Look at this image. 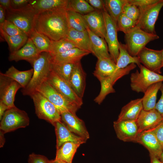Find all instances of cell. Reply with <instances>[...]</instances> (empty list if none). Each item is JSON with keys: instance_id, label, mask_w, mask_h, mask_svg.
Instances as JSON below:
<instances>
[{"instance_id": "cell-1", "label": "cell", "mask_w": 163, "mask_h": 163, "mask_svg": "<svg viewBox=\"0 0 163 163\" xmlns=\"http://www.w3.org/2000/svg\"><path fill=\"white\" fill-rule=\"evenodd\" d=\"M69 28L66 8L45 11L36 15L34 30L51 40L65 38Z\"/></svg>"}, {"instance_id": "cell-2", "label": "cell", "mask_w": 163, "mask_h": 163, "mask_svg": "<svg viewBox=\"0 0 163 163\" xmlns=\"http://www.w3.org/2000/svg\"><path fill=\"white\" fill-rule=\"evenodd\" d=\"M51 56L49 52L40 53L32 66L34 69L29 83L21 91L24 95L30 96L44 82L47 80L51 71Z\"/></svg>"}, {"instance_id": "cell-3", "label": "cell", "mask_w": 163, "mask_h": 163, "mask_svg": "<svg viewBox=\"0 0 163 163\" xmlns=\"http://www.w3.org/2000/svg\"><path fill=\"white\" fill-rule=\"evenodd\" d=\"M37 14L28 4L21 8L6 10V20L13 23L29 37L34 30Z\"/></svg>"}, {"instance_id": "cell-4", "label": "cell", "mask_w": 163, "mask_h": 163, "mask_svg": "<svg viewBox=\"0 0 163 163\" xmlns=\"http://www.w3.org/2000/svg\"><path fill=\"white\" fill-rule=\"evenodd\" d=\"M56 107L60 114L69 111L76 113L80 107L68 101L46 80L37 89Z\"/></svg>"}, {"instance_id": "cell-5", "label": "cell", "mask_w": 163, "mask_h": 163, "mask_svg": "<svg viewBox=\"0 0 163 163\" xmlns=\"http://www.w3.org/2000/svg\"><path fill=\"white\" fill-rule=\"evenodd\" d=\"M159 38L156 34L146 32L136 27L125 34V45L129 54L132 56H137L147 43Z\"/></svg>"}, {"instance_id": "cell-6", "label": "cell", "mask_w": 163, "mask_h": 163, "mask_svg": "<svg viewBox=\"0 0 163 163\" xmlns=\"http://www.w3.org/2000/svg\"><path fill=\"white\" fill-rule=\"evenodd\" d=\"M30 96L39 118L46 120L53 126L56 122L61 121V114L56 107L40 93L36 91Z\"/></svg>"}, {"instance_id": "cell-7", "label": "cell", "mask_w": 163, "mask_h": 163, "mask_svg": "<svg viewBox=\"0 0 163 163\" xmlns=\"http://www.w3.org/2000/svg\"><path fill=\"white\" fill-rule=\"evenodd\" d=\"M140 71L137 70L130 75V87L132 90L144 93L152 85L163 82V75L151 71L141 64Z\"/></svg>"}, {"instance_id": "cell-8", "label": "cell", "mask_w": 163, "mask_h": 163, "mask_svg": "<svg viewBox=\"0 0 163 163\" xmlns=\"http://www.w3.org/2000/svg\"><path fill=\"white\" fill-rule=\"evenodd\" d=\"M30 119L27 113L15 106L7 110L0 123V130L4 133L28 126Z\"/></svg>"}, {"instance_id": "cell-9", "label": "cell", "mask_w": 163, "mask_h": 163, "mask_svg": "<svg viewBox=\"0 0 163 163\" xmlns=\"http://www.w3.org/2000/svg\"><path fill=\"white\" fill-rule=\"evenodd\" d=\"M163 7V0H159L157 3L147 7L139 8L140 15L136 27L146 32L156 34L155 24Z\"/></svg>"}, {"instance_id": "cell-10", "label": "cell", "mask_w": 163, "mask_h": 163, "mask_svg": "<svg viewBox=\"0 0 163 163\" xmlns=\"http://www.w3.org/2000/svg\"><path fill=\"white\" fill-rule=\"evenodd\" d=\"M103 13L106 31L105 40L108 44L110 56L116 63L119 53V42L117 37V24L106 9L103 11Z\"/></svg>"}, {"instance_id": "cell-11", "label": "cell", "mask_w": 163, "mask_h": 163, "mask_svg": "<svg viewBox=\"0 0 163 163\" xmlns=\"http://www.w3.org/2000/svg\"><path fill=\"white\" fill-rule=\"evenodd\" d=\"M47 80L60 94L81 107L83 103L82 98L77 94L69 83L52 71Z\"/></svg>"}, {"instance_id": "cell-12", "label": "cell", "mask_w": 163, "mask_h": 163, "mask_svg": "<svg viewBox=\"0 0 163 163\" xmlns=\"http://www.w3.org/2000/svg\"><path fill=\"white\" fill-rule=\"evenodd\" d=\"M22 88L17 82L0 73V99L9 108L15 106L14 102L16 94Z\"/></svg>"}, {"instance_id": "cell-13", "label": "cell", "mask_w": 163, "mask_h": 163, "mask_svg": "<svg viewBox=\"0 0 163 163\" xmlns=\"http://www.w3.org/2000/svg\"><path fill=\"white\" fill-rule=\"evenodd\" d=\"M140 63L149 70L160 74L162 67V50L144 47L138 54Z\"/></svg>"}, {"instance_id": "cell-14", "label": "cell", "mask_w": 163, "mask_h": 163, "mask_svg": "<svg viewBox=\"0 0 163 163\" xmlns=\"http://www.w3.org/2000/svg\"><path fill=\"white\" fill-rule=\"evenodd\" d=\"M113 126L118 139L124 142H135L139 134L136 121L117 120Z\"/></svg>"}, {"instance_id": "cell-15", "label": "cell", "mask_w": 163, "mask_h": 163, "mask_svg": "<svg viewBox=\"0 0 163 163\" xmlns=\"http://www.w3.org/2000/svg\"><path fill=\"white\" fill-rule=\"evenodd\" d=\"M61 121L72 132L86 140L90 138L84 121L74 113L66 111L61 114Z\"/></svg>"}, {"instance_id": "cell-16", "label": "cell", "mask_w": 163, "mask_h": 163, "mask_svg": "<svg viewBox=\"0 0 163 163\" xmlns=\"http://www.w3.org/2000/svg\"><path fill=\"white\" fill-rule=\"evenodd\" d=\"M135 142L145 147L149 152L150 156H154L159 159L163 151L159 142L151 129L139 133Z\"/></svg>"}, {"instance_id": "cell-17", "label": "cell", "mask_w": 163, "mask_h": 163, "mask_svg": "<svg viewBox=\"0 0 163 163\" xmlns=\"http://www.w3.org/2000/svg\"><path fill=\"white\" fill-rule=\"evenodd\" d=\"M83 15L89 29L98 36L105 40L106 31L103 11L95 10Z\"/></svg>"}, {"instance_id": "cell-18", "label": "cell", "mask_w": 163, "mask_h": 163, "mask_svg": "<svg viewBox=\"0 0 163 163\" xmlns=\"http://www.w3.org/2000/svg\"><path fill=\"white\" fill-rule=\"evenodd\" d=\"M40 53L31 39L29 38L25 44L19 50L10 53L8 58L9 61L16 62L25 60L32 65L39 56Z\"/></svg>"}, {"instance_id": "cell-19", "label": "cell", "mask_w": 163, "mask_h": 163, "mask_svg": "<svg viewBox=\"0 0 163 163\" xmlns=\"http://www.w3.org/2000/svg\"><path fill=\"white\" fill-rule=\"evenodd\" d=\"M53 126L56 138V149L67 142H72L81 145L86 142L87 140L71 132L61 121L55 123Z\"/></svg>"}, {"instance_id": "cell-20", "label": "cell", "mask_w": 163, "mask_h": 163, "mask_svg": "<svg viewBox=\"0 0 163 163\" xmlns=\"http://www.w3.org/2000/svg\"><path fill=\"white\" fill-rule=\"evenodd\" d=\"M163 120L161 116L155 109L149 110L143 109L136 121L139 133L153 128Z\"/></svg>"}, {"instance_id": "cell-21", "label": "cell", "mask_w": 163, "mask_h": 163, "mask_svg": "<svg viewBox=\"0 0 163 163\" xmlns=\"http://www.w3.org/2000/svg\"><path fill=\"white\" fill-rule=\"evenodd\" d=\"M86 78V74L80 61L75 63L70 77L69 84L77 94L82 98L85 91Z\"/></svg>"}, {"instance_id": "cell-22", "label": "cell", "mask_w": 163, "mask_h": 163, "mask_svg": "<svg viewBox=\"0 0 163 163\" xmlns=\"http://www.w3.org/2000/svg\"><path fill=\"white\" fill-rule=\"evenodd\" d=\"M90 53L89 51L75 47L59 54L51 55L52 61L55 64H75Z\"/></svg>"}, {"instance_id": "cell-23", "label": "cell", "mask_w": 163, "mask_h": 163, "mask_svg": "<svg viewBox=\"0 0 163 163\" xmlns=\"http://www.w3.org/2000/svg\"><path fill=\"white\" fill-rule=\"evenodd\" d=\"M143 109L142 98L132 100L122 108L117 120L136 121Z\"/></svg>"}, {"instance_id": "cell-24", "label": "cell", "mask_w": 163, "mask_h": 163, "mask_svg": "<svg viewBox=\"0 0 163 163\" xmlns=\"http://www.w3.org/2000/svg\"><path fill=\"white\" fill-rule=\"evenodd\" d=\"M65 38L74 43L77 48L91 53L90 38L87 30L79 31L69 28Z\"/></svg>"}, {"instance_id": "cell-25", "label": "cell", "mask_w": 163, "mask_h": 163, "mask_svg": "<svg viewBox=\"0 0 163 163\" xmlns=\"http://www.w3.org/2000/svg\"><path fill=\"white\" fill-rule=\"evenodd\" d=\"M87 30L90 38L91 53L97 59L101 58H111L105 40L92 32L88 26L87 27Z\"/></svg>"}, {"instance_id": "cell-26", "label": "cell", "mask_w": 163, "mask_h": 163, "mask_svg": "<svg viewBox=\"0 0 163 163\" xmlns=\"http://www.w3.org/2000/svg\"><path fill=\"white\" fill-rule=\"evenodd\" d=\"M97 59L93 74L99 81L111 76L118 70L116 63L111 58Z\"/></svg>"}, {"instance_id": "cell-27", "label": "cell", "mask_w": 163, "mask_h": 163, "mask_svg": "<svg viewBox=\"0 0 163 163\" xmlns=\"http://www.w3.org/2000/svg\"><path fill=\"white\" fill-rule=\"evenodd\" d=\"M69 0H31L29 5L37 13L61 8H67Z\"/></svg>"}, {"instance_id": "cell-28", "label": "cell", "mask_w": 163, "mask_h": 163, "mask_svg": "<svg viewBox=\"0 0 163 163\" xmlns=\"http://www.w3.org/2000/svg\"><path fill=\"white\" fill-rule=\"evenodd\" d=\"M34 72L33 69L21 71L11 66L6 71L4 75L18 82L22 88H25L30 81Z\"/></svg>"}, {"instance_id": "cell-29", "label": "cell", "mask_w": 163, "mask_h": 163, "mask_svg": "<svg viewBox=\"0 0 163 163\" xmlns=\"http://www.w3.org/2000/svg\"><path fill=\"white\" fill-rule=\"evenodd\" d=\"M80 144L72 142H67L56 149L55 158L67 163H72L74 156Z\"/></svg>"}, {"instance_id": "cell-30", "label": "cell", "mask_w": 163, "mask_h": 163, "mask_svg": "<svg viewBox=\"0 0 163 163\" xmlns=\"http://www.w3.org/2000/svg\"><path fill=\"white\" fill-rule=\"evenodd\" d=\"M162 84L161 82L152 85L144 93L142 98L143 110H149L155 108L157 93Z\"/></svg>"}, {"instance_id": "cell-31", "label": "cell", "mask_w": 163, "mask_h": 163, "mask_svg": "<svg viewBox=\"0 0 163 163\" xmlns=\"http://www.w3.org/2000/svg\"><path fill=\"white\" fill-rule=\"evenodd\" d=\"M119 53L116 63V69H123L132 63L137 64L139 67L141 64L138 57L133 56L129 53L125 44L119 42Z\"/></svg>"}, {"instance_id": "cell-32", "label": "cell", "mask_w": 163, "mask_h": 163, "mask_svg": "<svg viewBox=\"0 0 163 163\" xmlns=\"http://www.w3.org/2000/svg\"><path fill=\"white\" fill-rule=\"evenodd\" d=\"M0 34L7 42L11 53L16 51L22 47L26 43L29 37L25 34L10 36L0 29Z\"/></svg>"}, {"instance_id": "cell-33", "label": "cell", "mask_w": 163, "mask_h": 163, "mask_svg": "<svg viewBox=\"0 0 163 163\" xmlns=\"http://www.w3.org/2000/svg\"><path fill=\"white\" fill-rule=\"evenodd\" d=\"M29 38L32 40L40 53L50 52L51 40L47 37L34 30Z\"/></svg>"}, {"instance_id": "cell-34", "label": "cell", "mask_w": 163, "mask_h": 163, "mask_svg": "<svg viewBox=\"0 0 163 163\" xmlns=\"http://www.w3.org/2000/svg\"><path fill=\"white\" fill-rule=\"evenodd\" d=\"M99 81L101 85V91L99 94L94 100L96 103L99 104L102 103L108 94L115 92L113 87L117 80L114 77L111 76L102 79Z\"/></svg>"}, {"instance_id": "cell-35", "label": "cell", "mask_w": 163, "mask_h": 163, "mask_svg": "<svg viewBox=\"0 0 163 163\" xmlns=\"http://www.w3.org/2000/svg\"><path fill=\"white\" fill-rule=\"evenodd\" d=\"M67 17L69 28L79 31L87 30L88 26L82 15L67 10Z\"/></svg>"}, {"instance_id": "cell-36", "label": "cell", "mask_w": 163, "mask_h": 163, "mask_svg": "<svg viewBox=\"0 0 163 163\" xmlns=\"http://www.w3.org/2000/svg\"><path fill=\"white\" fill-rule=\"evenodd\" d=\"M104 1L106 10L117 24L126 0H105Z\"/></svg>"}, {"instance_id": "cell-37", "label": "cell", "mask_w": 163, "mask_h": 163, "mask_svg": "<svg viewBox=\"0 0 163 163\" xmlns=\"http://www.w3.org/2000/svg\"><path fill=\"white\" fill-rule=\"evenodd\" d=\"M75 47H77L74 43L66 38L57 41L51 40L49 53L54 56Z\"/></svg>"}, {"instance_id": "cell-38", "label": "cell", "mask_w": 163, "mask_h": 163, "mask_svg": "<svg viewBox=\"0 0 163 163\" xmlns=\"http://www.w3.org/2000/svg\"><path fill=\"white\" fill-rule=\"evenodd\" d=\"M67 10L82 15L87 14L95 10L86 0H69Z\"/></svg>"}, {"instance_id": "cell-39", "label": "cell", "mask_w": 163, "mask_h": 163, "mask_svg": "<svg viewBox=\"0 0 163 163\" xmlns=\"http://www.w3.org/2000/svg\"><path fill=\"white\" fill-rule=\"evenodd\" d=\"M75 64H55L52 62L51 71L69 84L70 77L74 67Z\"/></svg>"}, {"instance_id": "cell-40", "label": "cell", "mask_w": 163, "mask_h": 163, "mask_svg": "<svg viewBox=\"0 0 163 163\" xmlns=\"http://www.w3.org/2000/svg\"><path fill=\"white\" fill-rule=\"evenodd\" d=\"M137 23V21L129 18L122 13L117 21V31H122L126 34L136 27Z\"/></svg>"}, {"instance_id": "cell-41", "label": "cell", "mask_w": 163, "mask_h": 163, "mask_svg": "<svg viewBox=\"0 0 163 163\" xmlns=\"http://www.w3.org/2000/svg\"><path fill=\"white\" fill-rule=\"evenodd\" d=\"M122 13L129 18L137 21L139 18L140 11L137 6L129 3L126 0L123 9Z\"/></svg>"}, {"instance_id": "cell-42", "label": "cell", "mask_w": 163, "mask_h": 163, "mask_svg": "<svg viewBox=\"0 0 163 163\" xmlns=\"http://www.w3.org/2000/svg\"><path fill=\"white\" fill-rule=\"evenodd\" d=\"M0 29L10 36L25 34L13 23L6 20L3 24H0Z\"/></svg>"}, {"instance_id": "cell-43", "label": "cell", "mask_w": 163, "mask_h": 163, "mask_svg": "<svg viewBox=\"0 0 163 163\" xmlns=\"http://www.w3.org/2000/svg\"><path fill=\"white\" fill-rule=\"evenodd\" d=\"M159 0H127L131 4L137 6L139 8H142L155 4Z\"/></svg>"}, {"instance_id": "cell-44", "label": "cell", "mask_w": 163, "mask_h": 163, "mask_svg": "<svg viewBox=\"0 0 163 163\" xmlns=\"http://www.w3.org/2000/svg\"><path fill=\"white\" fill-rule=\"evenodd\" d=\"M50 160L46 156L32 153L28 156V163H50Z\"/></svg>"}, {"instance_id": "cell-45", "label": "cell", "mask_w": 163, "mask_h": 163, "mask_svg": "<svg viewBox=\"0 0 163 163\" xmlns=\"http://www.w3.org/2000/svg\"><path fill=\"white\" fill-rule=\"evenodd\" d=\"M151 129L155 134L163 150V120L158 125Z\"/></svg>"}, {"instance_id": "cell-46", "label": "cell", "mask_w": 163, "mask_h": 163, "mask_svg": "<svg viewBox=\"0 0 163 163\" xmlns=\"http://www.w3.org/2000/svg\"><path fill=\"white\" fill-rule=\"evenodd\" d=\"M86 1L95 10L103 11L106 9L104 0H86Z\"/></svg>"}, {"instance_id": "cell-47", "label": "cell", "mask_w": 163, "mask_h": 163, "mask_svg": "<svg viewBox=\"0 0 163 163\" xmlns=\"http://www.w3.org/2000/svg\"><path fill=\"white\" fill-rule=\"evenodd\" d=\"M29 0H11V8L19 9L24 7L29 3Z\"/></svg>"}, {"instance_id": "cell-48", "label": "cell", "mask_w": 163, "mask_h": 163, "mask_svg": "<svg viewBox=\"0 0 163 163\" xmlns=\"http://www.w3.org/2000/svg\"><path fill=\"white\" fill-rule=\"evenodd\" d=\"M160 90L161 92V95L160 99L156 104L155 109L158 112L163 118V84Z\"/></svg>"}, {"instance_id": "cell-49", "label": "cell", "mask_w": 163, "mask_h": 163, "mask_svg": "<svg viewBox=\"0 0 163 163\" xmlns=\"http://www.w3.org/2000/svg\"><path fill=\"white\" fill-rule=\"evenodd\" d=\"M0 5L4 8L6 10L11 8V0H0Z\"/></svg>"}, {"instance_id": "cell-50", "label": "cell", "mask_w": 163, "mask_h": 163, "mask_svg": "<svg viewBox=\"0 0 163 163\" xmlns=\"http://www.w3.org/2000/svg\"><path fill=\"white\" fill-rule=\"evenodd\" d=\"M8 107L0 100V120H1L5 111L8 109Z\"/></svg>"}, {"instance_id": "cell-51", "label": "cell", "mask_w": 163, "mask_h": 163, "mask_svg": "<svg viewBox=\"0 0 163 163\" xmlns=\"http://www.w3.org/2000/svg\"><path fill=\"white\" fill-rule=\"evenodd\" d=\"M6 20V10L0 5V24H3Z\"/></svg>"}, {"instance_id": "cell-52", "label": "cell", "mask_w": 163, "mask_h": 163, "mask_svg": "<svg viewBox=\"0 0 163 163\" xmlns=\"http://www.w3.org/2000/svg\"><path fill=\"white\" fill-rule=\"evenodd\" d=\"M5 133L1 130H0V147L2 148L3 147L5 142V139L4 137Z\"/></svg>"}, {"instance_id": "cell-53", "label": "cell", "mask_w": 163, "mask_h": 163, "mask_svg": "<svg viewBox=\"0 0 163 163\" xmlns=\"http://www.w3.org/2000/svg\"><path fill=\"white\" fill-rule=\"evenodd\" d=\"M150 157V163H162L158 158L154 156Z\"/></svg>"}, {"instance_id": "cell-54", "label": "cell", "mask_w": 163, "mask_h": 163, "mask_svg": "<svg viewBox=\"0 0 163 163\" xmlns=\"http://www.w3.org/2000/svg\"><path fill=\"white\" fill-rule=\"evenodd\" d=\"M50 163H67L59 159L55 158L54 160H50Z\"/></svg>"}, {"instance_id": "cell-55", "label": "cell", "mask_w": 163, "mask_h": 163, "mask_svg": "<svg viewBox=\"0 0 163 163\" xmlns=\"http://www.w3.org/2000/svg\"><path fill=\"white\" fill-rule=\"evenodd\" d=\"M159 159L162 162V163H163V151L159 157Z\"/></svg>"}, {"instance_id": "cell-56", "label": "cell", "mask_w": 163, "mask_h": 163, "mask_svg": "<svg viewBox=\"0 0 163 163\" xmlns=\"http://www.w3.org/2000/svg\"><path fill=\"white\" fill-rule=\"evenodd\" d=\"M162 50V67H163V49L161 50Z\"/></svg>"}]
</instances>
